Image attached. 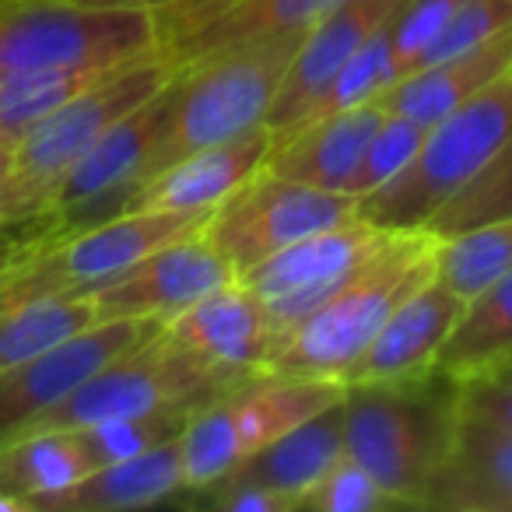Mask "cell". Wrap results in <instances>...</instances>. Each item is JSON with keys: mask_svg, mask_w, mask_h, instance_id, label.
I'll use <instances>...</instances> for the list:
<instances>
[{"mask_svg": "<svg viewBox=\"0 0 512 512\" xmlns=\"http://www.w3.org/2000/svg\"><path fill=\"white\" fill-rule=\"evenodd\" d=\"M344 456L358 463L397 509H418L456 425V379L425 376L351 383L344 390Z\"/></svg>", "mask_w": 512, "mask_h": 512, "instance_id": "6da1fadb", "label": "cell"}, {"mask_svg": "<svg viewBox=\"0 0 512 512\" xmlns=\"http://www.w3.org/2000/svg\"><path fill=\"white\" fill-rule=\"evenodd\" d=\"M435 278V239L428 232H397L362 271H355L316 313L292 327L267 355L264 372L313 376L344 383L393 309Z\"/></svg>", "mask_w": 512, "mask_h": 512, "instance_id": "7a4b0ae2", "label": "cell"}, {"mask_svg": "<svg viewBox=\"0 0 512 512\" xmlns=\"http://www.w3.org/2000/svg\"><path fill=\"white\" fill-rule=\"evenodd\" d=\"M176 78V67L162 53L109 71L81 95L53 109L25 137L11 144V179L0 204V225H36L46 221L53 190L74 162L106 134L113 123L134 113L141 102L162 92Z\"/></svg>", "mask_w": 512, "mask_h": 512, "instance_id": "3957f363", "label": "cell"}, {"mask_svg": "<svg viewBox=\"0 0 512 512\" xmlns=\"http://www.w3.org/2000/svg\"><path fill=\"white\" fill-rule=\"evenodd\" d=\"M302 36L260 39L176 71V99L148 155L141 183L193 151L267 123Z\"/></svg>", "mask_w": 512, "mask_h": 512, "instance_id": "277c9868", "label": "cell"}, {"mask_svg": "<svg viewBox=\"0 0 512 512\" xmlns=\"http://www.w3.org/2000/svg\"><path fill=\"white\" fill-rule=\"evenodd\" d=\"M512 137V67L425 130L418 155L358 200V218L386 232H421Z\"/></svg>", "mask_w": 512, "mask_h": 512, "instance_id": "5b68a950", "label": "cell"}, {"mask_svg": "<svg viewBox=\"0 0 512 512\" xmlns=\"http://www.w3.org/2000/svg\"><path fill=\"white\" fill-rule=\"evenodd\" d=\"M207 214L134 207L92 225L53 232L50 239L18 242L15 253L0 264V306L46 295L99 292L158 246L200 228Z\"/></svg>", "mask_w": 512, "mask_h": 512, "instance_id": "8992f818", "label": "cell"}, {"mask_svg": "<svg viewBox=\"0 0 512 512\" xmlns=\"http://www.w3.org/2000/svg\"><path fill=\"white\" fill-rule=\"evenodd\" d=\"M348 386L337 379L313 376H278L256 372L218 393L186 418L179 432L183 446V491H204L239 463L292 432L323 407L337 404Z\"/></svg>", "mask_w": 512, "mask_h": 512, "instance_id": "52a82bcc", "label": "cell"}, {"mask_svg": "<svg viewBox=\"0 0 512 512\" xmlns=\"http://www.w3.org/2000/svg\"><path fill=\"white\" fill-rule=\"evenodd\" d=\"M158 50L155 8L99 0H4L0 74L120 67Z\"/></svg>", "mask_w": 512, "mask_h": 512, "instance_id": "ba28073f", "label": "cell"}, {"mask_svg": "<svg viewBox=\"0 0 512 512\" xmlns=\"http://www.w3.org/2000/svg\"><path fill=\"white\" fill-rule=\"evenodd\" d=\"M162 334V330H158ZM151 337L141 348L113 358L95 376H88L78 390H71L57 407L43 414L29 432H57V428H85L113 418H137L155 411H197L218 393L232 390L214 372L193 365L179 351H172L162 337ZM25 435V432H22Z\"/></svg>", "mask_w": 512, "mask_h": 512, "instance_id": "9c48e42d", "label": "cell"}, {"mask_svg": "<svg viewBox=\"0 0 512 512\" xmlns=\"http://www.w3.org/2000/svg\"><path fill=\"white\" fill-rule=\"evenodd\" d=\"M351 218H358V200L348 193H330L260 169L207 214L204 235L239 278L292 242Z\"/></svg>", "mask_w": 512, "mask_h": 512, "instance_id": "30bf717a", "label": "cell"}, {"mask_svg": "<svg viewBox=\"0 0 512 512\" xmlns=\"http://www.w3.org/2000/svg\"><path fill=\"white\" fill-rule=\"evenodd\" d=\"M397 232L376 228L362 218H351L327 232L306 235L281 253L267 256L239 281L253 295H260L274 327V344L299 327L309 313L323 306L355 271H362L372 256ZM274 351V348H271Z\"/></svg>", "mask_w": 512, "mask_h": 512, "instance_id": "8fae6325", "label": "cell"}, {"mask_svg": "<svg viewBox=\"0 0 512 512\" xmlns=\"http://www.w3.org/2000/svg\"><path fill=\"white\" fill-rule=\"evenodd\" d=\"M344 0H162L158 53L176 71L274 36H302Z\"/></svg>", "mask_w": 512, "mask_h": 512, "instance_id": "7c38bea8", "label": "cell"}, {"mask_svg": "<svg viewBox=\"0 0 512 512\" xmlns=\"http://www.w3.org/2000/svg\"><path fill=\"white\" fill-rule=\"evenodd\" d=\"M162 330L155 320H99L64 344L0 372V446L29 432L50 407H57L88 376L113 358L141 348Z\"/></svg>", "mask_w": 512, "mask_h": 512, "instance_id": "4fadbf2b", "label": "cell"}, {"mask_svg": "<svg viewBox=\"0 0 512 512\" xmlns=\"http://www.w3.org/2000/svg\"><path fill=\"white\" fill-rule=\"evenodd\" d=\"M228 281H235V271L200 225L183 239L158 246L155 253L137 260L88 299L99 320H155L165 327L172 316H179Z\"/></svg>", "mask_w": 512, "mask_h": 512, "instance_id": "5bb4252c", "label": "cell"}, {"mask_svg": "<svg viewBox=\"0 0 512 512\" xmlns=\"http://www.w3.org/2000/svg\"><path fill=\"white\" fill-rule=\"evenodd\" d=\"M158 337L225 383H242L264 372L274 348V327L264 299L249 292L239 278L172 316Z\"/></svg>", "mask_w": 512, "mask_h": 512, "instance_id": "9a60e30c", "label": "cell"}, {"mask_svg": "<svg viewBox=\"0 0 512 512\" xmlns=\"http://www.w3.org/2000/svg\"><path fill=\"white\" fill-rule=\"evenodd\" d=\"M400 4L404 0H344L299 39V50L281 81L274 109L267 113L274 141H281L299 123V116L323 92V85L397 15Z\"/></svg>", "mask_w": 512, "mask_h": 512, "instance_id": "2e32d148", "label": "cell"}, {"mask_svg": "<svg viewBox=\"0 0 512 512\" xmlns=\"http://www.w3.org/2000/svg\"><path fill=\"white\" fill-rule=\"evenodd\" d=\"M274 148V134L267 123L235 134L211 148H200L193 155L172 162L148 183H141L120 211H134V207H148V211H190L207 214L221 204L232 190H239L246 179L267 165V155ZM116 211V214H120Z\"/></svg>", "mask_w": 512, "mask_h": 512, "instance_id": "e0dca14e", "label": "cell"}, {"mask_svg": "<svg viewBox=\"0 0 512 512\" xmlns=\"http://www.w3.org/2000/svg\"><path fill=\"white\" fill-rule=\"evenodd\" d=\"M418 509L512 512V432L456 414L453 439Z\"/></svg>", "mask_w": 512, "mask_h": 512, "instance_id": "ac0fdd59", "label": "cell"}, {"mask_svg": "<svg viewBox=\"0 0 512 512\" xmlns=\"http://www.w3.org/2000/svg\"><path fill=\"white\" fill-rule=\"evenodd\" d=\"M460 313H463L460 295L449 292L439 278L425 281V285L414 288L393 309V316L383 323L376 341L348 369L344 386L379 383V379H407V376L432 372L449 330L460 320Z\"/></svg>", "mask_w": 512, "mask_h": 512, "instance_id": "d6986e66", "label": "cell"}, {"mask_svg": "<svg viewBox=\"0 0 512 512\" xmlns=\"http://www.w3.org/2000/svg\"><path fill=\"white\" fill-rule=\"evenodd\" d=\"M386 113L390 109L383 106V99H372L362 106L341 109L334 116H323V120L295 130L285 141H274L264 169L274 176L295 179V183L348 193L351 179L365 158V148L372 144Z\"/></svg>", "mask_w": 512, "mask_h": 512, "instance_id": "ffe728a7", "label": "cell"}, {"mask_svg": "<svg viewBox=\"0 0 512 512\" xmlns=\"http://www.w3.org/2000/svg\"><path fill=\"white\" fill-rule=\"evenodd\" d=\"M183 446L179 435L127 460L92 470L71 488L43 498L32 512H123L169 502L183 491Z\"/></svg>", "mask_w": 512, "mask_h": 512, "instance_id": "44dd1931", "label": "cell"}, {"mask_svg": "<svg viewBox=\"0 0 512 512\" xmlns=\"http://www.w3.org/2000/svg\"><path fill=\"white\" fill-rule=\"evenodd\" d=\"M509 67L512 29H505L498 36H491L488 43L474 46V50L404 74L379 99H383V106L390 113L407 116V120L421 123V127H432L435 120H442L456 106H463L477 92H484L495 78H502Z\"/></svg>", "mask_w": 512, "mask_h": 512, "instance_id": "7402d4cb", "label": "cell"}, {"mask_svg": "<svg viewBox=\"0 0 512 512\" xmlns=\"http://www.w3.org/2000/svg\"><path fill=\"white\" fill-rule=\"evenodd\" d=\"M341 400L323 407L320 414L306 418L302 425H295L292 432L267 442L260 453H253L246 463H239L232 474H225L214 484H264V488H278L285 495H292L295 509H299V498L320 481L330 463L344 456Z\"/></svg>", "mask_w": 512, "mask_h": 512, "instance_id": "603a6c76", "label": "cell"}, {"mask_svg": "<svg viewBox=\"0 0 512 512\" xmlns=\"http://www.w3.org/2000/svg\"><path fill=\"white\" fill-rule=\"evenodd\" d=\"M92 474L78 428L57 432H25L0 446V495L18 502V509H36L43 498L71 488Z\"/></svg>", "mask_w": 512, "mask_h": 512, "instance_id": "cb8c5ba5", "label": "cell"}, {"mask_svg": "<svg viewBox=\"0 0 512 512\" xmlns=\"http://www.w3.org/2000/svg\"><path fill=\"white\" fill-rule=\"evenodd\" d=\"M512 355V271L491 281L484 292L463 302L456 327L449 330L435 369L449 379L491 372Z\"/></svg>", "mask_w": 512, "mask_h": 512, "instance_id": "d4e9b609", "label": "cell"}, {"mask_svg": "<svg viewBox=\"0 0 512 512\" xmlns=\"http://www.w3.org/2000/svg\"><path fill=\"white\" fill-rule=\"evenodd\" d=\"M99 323L88 295H46V299L0 306V372L22 365Z\"/></svg>", "mask_w": 512, "mask_h": 512, "instance_id": "484cf974", "label": "cell"}, {"mask_svg": "<svg viewBox=\"0 0 512 512\" xmlns=\"http://www.w3.org/2000/svg\"><path fill=\"white\" fill-rule=\"evenodd\" d=\"M109 71L116 67H46V71L0 74V144H15L53 109L71 102Z\"/></svg>", "mask_w": 512, "mask_h": 512, "instance_id": "4316f807", "label": "cell"}, {"mask_svg": "<svg viewBox=\"0 0 512 512\" xmlns=\"http://www.w3.org/2000/svg\"><path fill=\"white\" fill-rule=\"evenodd\" d=\"M512 271V214L435 239V278L463 302Z\"/></svg>", "mask_w": 512, "mask_h": 512, "instance_id": "83f0119b", "label": "cell"}, {"mask_svg": "<svg viewBox=\"0 0 512 512\" xmlns=\"http://www.w3.org/2000/svg\"><path fill=\"white\" fill-rule=\"evenodd\" d=\"M397 81V64H393V46H390V22L334 74V78L323 85V92L309 102V109L299 116L292 130L285 137H292L295 130L309 127V123L323 120V116H334L341 109H351V106H362V102H372L386 92V88ZM281 137V141H285Z\"/></svg>", "mask_w": 512, "mask_h": 512, "instance_id": "f1b7e54d", "label": "cell"}, {"mask_svg": "<svg viewBox=\"0 0 512 512\" xmlns=\"http://www.w3.org/2000/svg\"><path fill=\"white\" fill-rule=\"evenodd\" d=\"M509 214H512V137L460 193H453L428 218V225L421 232H428L432 239H449L456 232H467V228L484 225V221H495V218H509Z\"/></svg>", "mask_w": 512, "mask_h": 512, "instance_id": "f546056e", "label": "cell"}, {"mask_svg": "<svg viewBox=\"0 0 512 512\" xmlns=\"http://www.w3.org/2000/svg\"><path fill=\"white\" fill-rule=\"evenodd\" d=\"M425 130L428 127L407 120V116L386 113V120L379 123L376 137H372V144L365 148L362 165H358L355 179H351V186H348L351 197L362 200V197H369L372 190L390 183V179L418 155L421 141H425Z\"/></svg>", "mask_w": 512, "mask_h": 512, "instance_id": "4dcf8cb0", "label": "cell"}, {"mask_svg": "<svg viewBox=\"0 0 512 512\" xmlns=\"http://www.w3.org/2000/svg\"><path fill=\"white\" fill-rule=\"evenodd\" d=\"M512 29V0H460V8L446 22V29L428 43V50L414 60L411 71H421L428 64H439L456 53H467L474 46L488 43L491 36ZM407 71V74H411Z\"/></svg>", "mask_w": 512, "mask_h": 512, "instance_id": "1f68e13d", "label": "cell"}, {"mask_svg": "<svg viewBox=\"0 0 512 512\" xmlns=\"http://www.w3.org/2000/svg\"><path fill=\"white\" fill-rule=\"evenodd\" d=\"M397 509L390 495L351 456L334 460L323 477L299 498V512H383Z\"/></svg>", "mask_w": 512, "mask_h": 512, "instance_id": "d6a6232c", "label": "cell"}, {"mask_svg": "<svg viewBox=\"0 0 512 512\" xmlns=\"http://www.w3.org/2000/svg\"><path fill=\"white\" fill-rule=\"evenodd\" d=\"M456 8H460V0H404L400 4L397 15L390 18V46L397 78H404L411 71L414 60L428 50V43L446 29Z\"/></svg>", "mask_w": 512, "mask_h": 512, "instance_id": "836d02e7", "label": "cell"}, {"mask_svg": "<svg viewBox=\"0 0 512 512\" xmlns=\"http://www.w3.org/2000/svg\"><path fill=\"white\" fill-rule=\"evenodd\" d=\"M456 414L512 432V376L481 372V376L456 379Z\"/></svg>", "mask_w": 512, "mask_h": 512, "instance_id": "e575fe53", "label": "cell"}, {"mask_svg": "<svg viewBox=\"0 0 512 512\" xmlns=\"http://www.w3.org/2000/svg\"><path fill=\"white\" fill-rule=\"evenodd\" d=\"M197 495L207 509L218 512H299L292 495L264 484H211Z\"/></svg>", "mask_w": 512, "mask_h": 512, "instance_id": "d590c367", "label": "cell"}, {"mask_svg": "<svg viewBox=\"0 0 512 512\" xmlns=\"http://www.w3.org/2000/svg\"><path fill=\"white\" fill-rule=\"evenodd\" d=\"M8 179H11V144H0V204H4Z\"/></svg>", "mask_w": 512, "mask_h": 512, "instance_id": "8d00e7d4", "label": "cell"}, {"mask_svg": "<svg viewBox=\"0 0 512 512\" xmlns=\"http://www.w3.org/2000/svg\"><path fill=\"white\" fill-rule=\"evenodd\" d=\"M15 225H0V264L8 260L11 253H15V246H18V235L11 232Z\"/></svg>", "mask_w": 512, "mask_h": 512, "instance_id": "74e56055", "label": "cell"}, {"mask_svg": "<svg viewBox=\"0 0 512 512\" xmlns=\"http://www.w3.org/2000/svg\"><path fill=\"white\" fill-rule=\"evenodd\" d=\"M99 4H144V8H155L162 0H99Z\"/></svg>", "mask_w": 512, "mask_h": 512, "instance_id": "f35d334b", "label": "cell"}, {"mask_svg": "<svg viewBox=\"0 0 512 512\" xmlns=\"http://www.w3.org/2000/svg\"><path fill=\"white\" fill-rule=\"evenodd\" d=\"M491 372H502V376H512V355H509V358H505V362H502V365H498V369H491Z\"/></svg>", "mask_w": 512, "mask_h": 512, "instance_id": "ab89813d", "label": "cell"}, {"mask_svg": "<svg viewBox=\"0 0 512 512\" xmlns=\"http://www.w3.org/2000/svg\"><path fill=\"white\" fill-rule=\"evenodd\" d=\"M0 4H4V0H0Z\"/></svg>", "mask_w": 512, "mask_h": 512, "instance_id": "60d3db41", "label": "cell"}]
</instances>
